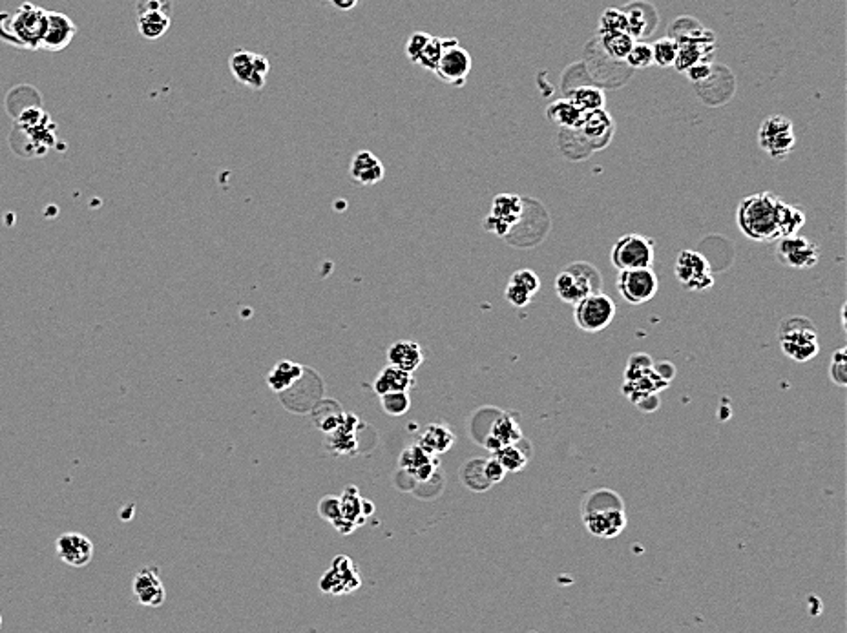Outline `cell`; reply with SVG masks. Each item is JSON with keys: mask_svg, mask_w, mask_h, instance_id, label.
<instances>
[{"mask_svg": "<svg viewBox=\"0 0 847 633\" xmlns=\"http://www.w3.org/2000/svg\"><path fill=\"white\" fill-rule=\"evenodd\" d=\"M780 203L782 200L769 192L744 197L736 210L742 234L752 242H777L780 237Z\"/></svg>", "mask_w": 847, "mask_h": 633, "instance_id": "cell-1", "label": "cell"}, {"mask_svg": "<svg viewBox=\"0 0 847 633\" xmlns=\"http://www.w3.org/2000/svg\"><path fill=\"white\" fill-rule=\"evenodd\" d=\"M46 26L48 12L29 3L21 4L15 13H0V38L19 48L41 50Z\"/></svg>", "mask_w": 847, "mask_h": 633, "instance_id": "cell-2", "label": "cell"}, {"mask_svg": "<svg viewBox=\"0 0 847 633\" xmlns=\"http://www.w3.org/2000/svg\"><path fill=\"white\" fill-rule=\"evenodd\" d=\"M780 345L791 360L803 364L813 360L820 350L818 331L805 316H791L782 322Z\"/></svg>", "mask_w": 847, "mask_h": 633, "instance_id": "cell-3", "label": "cell"}, {"mask_svg": "<svg viewBox=\"0 0 847 633\" xmlns=\"http://www.w3.org/2000/svg\"><path fill=\"white\" fill-rule=\"evenodd\" d=\"M603 278L599 270L587 261H575L563 268L554 284V289L561 301L568 305H575L585 296L601 291Z\"/></svg>", "mask_w": 847, "mask_h": 633, "instance_id": "cell-4", "label": "cell"}, {"mask_svg": "<svg viewBox=\"0 0 847 633\" xmlns=\"http://www.w3.org/2000/svg\"><path fill=\"white\" fill-rule=\"evenodd\" d=\"M654 258H656V245L650 237L641 234H627L620 237L610 254V261L618 270L652 267Z\"/></svg>", "mask_w": 847, "mask_h": 633, "instance_id": "cell-5", "label": "cell"}, {"mask_svg": "<svg viewBox=\"0 0 847 633\" xmlns=\"http://www.w3.org/2000/svg\"><path fill=\"white\" fill-rule=\"evenodd\" d=\"M613 318L615 303L601 291L585 296L573 305V320L585 333H601L613 322Z\"/></svg>", "mask_w": 847, "mask_h": 633, "instance_id": "cell-6", "label": "cell"}, {"mask_svg": "<svg viewBox=\"0 0 847 633\" xmlns=\"http://www.w3.org/2000/svg\"><path fill=\"white\" fill-rule=\"evenodd\" d=\"M758 144L773 160H785L796 146L791 119L784 115L767 117L758 130Z\"/></svg>", "mask_w": 847, "mask_h": 633, "instance_id": "cell-7", "label": "cell"}, {"mask_svg": "<svg viewBox=\"0 0 847 633\" xmlns=\"http://www.w3.org/2000/svg\"><path fill=\"white\" fill-rule=\"evenodd\" d=\"M674 274L683 289L702 292L714 285L712 267L707 258L696 251H681L674 263Z\"/></svg>", "mask_w": 847, "mask_h": 633, "instance_id": "cell-8", "label": "cell"}, {"mask_svg": "<svg viewBox=\"0 0 847 633\" xmlns=\"http://www.w3.org/2000/svg\"><path fill=\"white\" fill-rule=\"evenodd\" d=\"M433 71L446 85L465 86L472 71V55L458 45L456 38H446L444 52Z\"/></svg>", "mask_w": 847, "mask_h": 633, "instance_id": "cell-9", "label": "cell"}, {"mask_svg": "<svg viewBox=\"0 0 847 633\" xmlns=\"http://www.w3.org/2000/svg\"><path fill=\"white\" fill-rule=\"evenodd\" d=\"M524 201L517 193H498L493 197L491 210L484 219V228L506 237L522 219Z\"/></svg>", "mask_w": 847, "mask_h": 633, "instance_id": "cell-10", "label": "cell"}, {"mask_svg": "<svg viewBox=\"0 0 847 633\" xmlns=\"http://www.w3.org/2000/svg\"><path fill=\"white\" fill-rule=\"evenodd\" d=\"M618 291L630 305H643L658 294L660 280L652 267L620 270Z\"/></svg>", "mask_w": 847, "mask_h": 633, "instance_id": "cell-11", "label": "cell"}, {"mask_svg": "<svg viewBox=\"0 0 847 633\" xmlns=\"http://www.w3.org/2000/svg\"><path fill=\"white\" fill-rule=\"evenodd\" d=\"M777 258L782 265L789 268L807 270L818 263L820 249L805 235H784L777 240Z\"/></svg>", "mask_w": 847, "mask_h": 633, "instance_id": "cell-12", "label": "cell"}, {"mask_svg": "<svg viewBox=\"0 0 847 633\" xmlns=\"http://www.w3.org/2000/svg\"><path fill=\"white\" fill-rule=\"evenodd\" d=\"M228 68L238 83L252 90H261L267 83V75H268V70H271V62H268V59L261 53L240 50L230 55Z\"/></svg>", "mask_w": 847, "mask_h": 633, "instance_id": "cell-13", "label": "cell"}, {"mask_svg": "<svg viewBox=\"0 0 847 633\" xmlns=\"http://www.w3.org/2000/svg\"><path fill=\"white\" fill-rule=\"evenodd\" d=\"M362 586V579L357 571L355 563L340 555L333 561V566L329 571H325L320 579V589L324 593H331V596H345V593H353Z\"/></svg>", "mask_w": 847, "mask_h": 633, "instance_id": "cell-14", "label": "cell"}, {"mask_svg": "<svg viewBox=\"0 0 847 633\" xmlns=\"http://www.w3.org/2000/svg\"><path fill=\"white\" fill-rule=\"evenodd\" d=\"M587 530L599 538L620 537L627 528V515L623 506H606L583 513Z\"/></svg>", "mask_w": 847, "mask_h": 633, "instance_id": "cell-15", "label": "cell"}, {"mask_svg": "<svg viewBox=\"0 0 847 633\" xmlns=\"http://www.w3.org/2000/svg\"><path fill=\"white\" fill-rule=\"evenodd\" d=\"M338 511H340L338 519L333 521L331 524L341 535L353 533L367 519V515L364 513V498H360L358 489L355 486H348L343 489L341 497L338 498Z\"/></svg>", "mask_w": 847, "mask_h": 633, "instance_id": "cell-16", "label": "cell"}, {"mask_svg": "<svg viewBox=\"0 0 847 633\" xmlns=\"http://www.w3.org/2000/svg\"><path fill=\"white\" fill-rule=\"evenodd\" d=\"M132 591L136 599L143 606H150V608L163 606L167 599V591L161 582L160 570L156 566L143 568L136 573L134 582H132Z\"/></svg>", "mask_w": 847, "mask_h": 633, "instance_id": "cell-17", "label": "cell"}, {"mask_svg": "<svg viewBox=\"0 0 847 633\" xmlns=\"http://www.w3.org/2000/svg\"><path fill=\"white\" fill-rule=\"evenodd\" d=\"M55 549L59 559L71 568L88 566L94 559V542L81 533L61 535L55 542Z\"/></svg>", "mask_w": 847, "mask_h": 633, "instance_id": "cell-18", "label": "cell"}, {"mask_svg": "<svg viewBox=\"0 0 847 633\" xmlns=\"http://www.w3.org/2000/svg\"><path fill=\"white\" fill-rule=\"evenodd\" d=\"M440 462H437V455H432L430 451L424 449L420 444L409 446L404 449L400 455L399 465L400 469L407 474V477L415 479L416 482H428L435 477L437 467Z\"/></svg>", "mask_w": 847, "mask_h": 633, "instance_id": "cell-19", "label": "cell"}, {"mask_svg": "<svg viewBox=\"0 0 847 633\" xmlns=\"http://www.w3.org/2000/svg\"><path fill=\"white\" fill-rule=\"evenodd\" d=\"M77 33L75 22L59 12H48V26L43 37L41 50L46 52H62L70 46L73 37Z\"/></svg>", "mask_w": 847, "mask_h": 633, "instance_id": "cell-20", "label": "cell"}, {"mask_svg": "<svg viewBox=\"0 0 847 633\" xmlns=\"http://www.w3.org/2000/svg\"><path fill=\"white\" fill-rule=\"evenodd\" d=\"M583 137L588 141L592 150L604 148L613 134V119L604 108L585 113L583 125L580 128Z\"/></svg>", "mask_w": 847, "mask_h": 633, "instance_id": "cell-21", "label": "cell"}, {"mask_svg": "<svg viewBox=\"0 0 847 633\" xmlns=\"http://www.w3.org/2000/svg\"><path fill=\"white\" fill-rule=\"evenodd\" d=\"M383 174H386V170H383L382 161L373 152L360 150L355 153L353 161L349 165V176L353 177L357 185L360 186L376 185L383 179Z\"/></svg>", "mask_w": 847, "mask_h": 633, "instance_id": "cell-22", "label": "cell"}, {"mask_svg": "<svg viewBox=\"0 0 847 633\" xmlns=\"http://www.w3.org/2000/svg\"><path fill=\"white\" fill-rule=\"evenodd\" d=\"M388 362L402 371L415 373L424 364V350L416 341L400 340L390 347Z\"/></svg>", "mask_w": 847, "mask_h": 633, "instance_id": "cell-23", "label": "cell"}, {"mask_svg": "<svg viewBox=\"0 0 847 633\" xmlns=\"http://www.w3.org/2000/svg\"><path fill=\"white\" fill-rule=\"evenodd\" d=\"M547 117L563 130H580L583 125L585 111L577 108L570 99H557L548 106Z\"/></svg>", "mask_w": 847, "mask_h": 633, "instance_id": "cell-24", "label": "cell"}, {"mask_svg": "<svg viewBox=\"0 0 847 633\" xmlns=\"http://www.w3.org/2000/svg\"><path fill=\"white\" fill-rule=\"evenodd\" d=\"M413 385H415L413 373L402 371L395 366H388L378 373L376 380L373 382V390L378 394V397H382V394H386V392L409 390Z\"/></svg>", "mask_w": 847, "mask_h": 633, "instance_id": "cell-25", "label": "cell"}, {"mask_svg": "<svg viewBox=\"0 0 847 633\" xmlns=\"http://www.w3.org/2000/svg\"><path fill=\"white\" fill-rule=\"evenodd\" d=\"M418 444L432 455H442L455 446V434L446 425L432 423L424 429Z\"/></svg>", "mask_w": 847, "mask_h": 633, "instance_id": "cell-26", "label": "cell"}, {"mask_svg": "<svg viewBox=\"0 0 847 633\" xmlns=\"http://www.w3.org/2000/svg\"><path fill=\"white\" fill-rule=\"evenodd\" d=\"M303 373H305L303 366L291 360H282L273 367L271 373H268L267 383L275 392H284L289 387H292L303 376Z\"/></svg>", "mask_w": 847, "mask_h": 633, "instance_id": "cell-27", "label": "cell"}, {"mask_svg": "<svg viewBox=\"0 0 847 633\" xmlns=\"http://www.w3.org/2000/svg\"><path fill=\"white\" fill-rule=\"evenodd\" d=\"M172 26V15L163 12H150L137 15V29L148 41H158Z\"/></svg>", "mask_w": 847, "mask_h": 633, "instance_id": "cell-28", "label": "cell"}, {"mask_svg": "<svg viewBox=\"0 0 847 633\" xmlns=\"http://www.w3.org/2000/svg\"><path fill=\"white\" fill-rule=\"evenodd\" d=\"M489 437H491L498 446H508V444L521 442L522 432H521L519 422H517L514 416L503 413V415H498L497 420L493 422L491 431H489Z\"/></svg>", "mask_w": 847, "mask_h": 633, "instance_id": "cell-29", "label": "cell"}, {"mask_svg": "<svg viewBox=\"0 0 847 633\" xmlns=\"http://www.w3.org/2000/svg\"><path fill=\"white\" fill-rule=\"evenodd\" d=\"M636 38L627 31H610L601 35V46L604 53L615 61H625Z\"/></svg>", "mask_w": 847, "mask_h": 633, "instance_id": "cell-30", "label": "cell"}, {"mask_svg": "<svg viewBox=\"0 0 847 633\" xmlns=\"http://www.w3.org/2000/svg\"><path fill=\"white\" fill-rule=\"evenodd\" d=\"M460 481L468 489L482 493L491 488L484 474V458H473L460 467Z\"/></svg>", "mask_w": 847, "mask_h": 633, "instance_id": "cell-31", "label": "cell"}, {"mask_svg": "<svg viewBox=\"0 0 847 633\" xmlns=\"http://www.w3.org/2000/svg\"><path fill=\"white\" fill-rule=\"evenodd\" d=\"M577 108H580L581 111L588 113V111H594V110H599V108H604L606 104V97H604V92L601 88H596V86H580V88H575L570 92V97H568Z\"/></svg>", "mask_w": 847, "mask_h": 633, "instance_id": "cell-32", "label": "cell"}, {"mask_svg": "<svg viewBox=\"0 0 847 633\" xmlns=\"http://www.w3.org/2000/svg\"><path fill=\"white\" fill-rule=\"evenodd\" d=\"M493 456L503 464V467L506 469V473H519L521 469L526 467L530 456L526 455V451H522L517 442L515 444H508V446H500L498 449L493 451Z\"/></svg>", "mask_w": 847, "mask_h": 633, "instance_id": "cell-33", "label": "cell"}, {"mask_svg": "<svg viewBox=\"0 0 847 633\" xmlns=\"http://www.w3.org/2000/svg\"><path fill=\"white\" fill-rule=\"evenodd\" d=\"M805 223V214L800 207L789 205L785 201L780 203V214H778V225H780V237L784 235H793L798 234L800 228Z\"/></svg>", "mask_w": 847, "mask_h": 633, "instance_id": "cell-34", "label": "cell"}, {"mask_svg": "<svg viewBox=\"0 0 847 633\" xmlns=\"http://www.w3.org/2000/svg\"><path fill=\"white\" fill-rule=\"evenodd\" d=\"M444 46H446V38L430 35L428 43L424 45V48L420 50V53H418L415 64L422 66L424 70L433 71L435 66H437V62H439V59H440V55H442V52H444Z\"/></svg>", "mask_w": 847, "mask_h": 633, "instance_id": "cell-35", "label": "cell"}, {"mask_svg": "<svg viewBox=\"0 0 847 633\" xmlns=\"http://www.w3.org/2000/svg\"><path fill=\"white\" fill-rule=\"evenodd\" d=\"M678 50H679V45H678L676 38H672V37L660 38V41H656L652 45L654 64H658L662 68L674 66V61L678 57Z\"/></svg>", "mask_w": 847, "mask_h": 633, "instance_id": "cell-36", "label": "cell"}, {"mask_svg": "<svg viewBox=\"0 0 847 633\" xmlns=\"http://www.w3.org/2000/svg\"><path fill=\"white\" fill-rule=\"evenodd\" d=\"M382 407L390 416H402L409 411L411 407V399L407 390H395V392H386L380 397Z\"/></svg>", "mask_w": 847, "mask_h": 633, "instance_id": "cell-37", "label": "cell"}, {"mask_svg": "<svg viewBox=\"0 0 847 633\" xmlns=\"http://www.w3.org/2000/svg\"><path fill=\"white\" fill-rule=\"evenodd\" d=\"M627 26H629L627 12L618 10V8H608L599 17L597 29H599V35H604L610 31H627Z\"/></svg>", "mask_w": 847, "mask_h": 633, "instance_id": "cell-38", "label": "cell"}, {"mask_svg": "<svg viewBox=\"0 0 847 633\" xmlns=\"http://www.w3.org/2000/svg\"><path fill=\"white\" fill-rule=\"evenodd\" d=\"M625 61L629 62L630 68H636V70H645L648 66L654 64V57H652V45H646L643 41H634L629 55L625 57Z\"/></svg>", "mask_w": 847, "mask_h": 633, "instance_id": "cell-39", "label": "cell"}, {"mask_svg": "<svg viewBox=\"0 0 847 633\" xmlns=\"http://www.w3.org/2000/svg\"><path fill=\"white\" fill-rule=\"evenodd\" d=\"M829 380L836 387L847 385V366H845V349H838L833 352L829 362Z\"/></svg>", "mask_w": 847, "mask_h": 633, "instance_id": "cell-40", "label": "cell"}, {"mask_svg": "<svg viewBox=\"0 0 847 633\" xmlns=\"http://www.w3.org/2000/svg\"><path fill=\"white\" fill-rule=\"evenodd\" d=\"M510 282L528 289L531 294L539 292V289H541V280H539V275L533 272V270H528V268H522V270H515L512 275H510Z\"/></svg>", "mask_w": 847, "mask_h": 633, "instance_id": "cell-41", "label": "cell"}, {"mask_svg": "<svg viewBox=\"0 0 847 633\" xmlns=\"http://www.w3.org/2000/svg\"><path fill=\"white\" fill-rule=\"evenodd\" d=\"M627 19H629V26H627V33L632 35L636 41L639 37H643L646 31H648V26H646V19L643 15V10L639 8H632V10H627Z\"/></svg>", "mask_w": 847, "mask_h": 633, "instance_id": "cell-42", "label": "cell"}, {"mask_svg": "<svg viewBox=\"0 0 847 633\" xmlns=\"http://www.w3.org/2000/svg\"><path fill=\"white\" fill-rule=\"evenodd\" d=\"M505 296H506L508 303H512V305L517 307V308H522V307H526V305L531 303V298H533L535 294H531L528 289H524V287H521V285L510 282L508 287H506V291H505Z\"/></svg>", "mask_w": 847, "mask_h": 633, "instance_id": "cell-43", "label": "cell"}, {"mask_svg": "<svg viewBox=\"0 0 847 633\" xmlns=\"http://www.w3.org/2000/svg\"><path fill=\"white\" fill-rule=\"evenodd\" d=\"M484 474H486V479L491 486L495 484H500L505 481L506 477V469L503 467V464H500L495 456L491 458H484Z\"/></svg>", "mask_w": 847, "mask_h": 633, "instance_id": "cell-44", "label": "cell"}, {"mask_svg": "<svg viewBox=\"0 0 847 633\" xmlns=\"http://www.w3.org/2000/svg\"><path fill=\"white\" fill-rule=\"evenodd\" d=\"M136 12L137 15L150 12H163L172 15V0H137Z\"/></svg>", "mask_w": 847, "mask_h": 633, "instance_id": "cell-45", "label": "cell"}, {"mask_svg": "<svg viewBox=\"0 0 847 633\" xmlns=\"http://www.w3.org/2000/svg\"><path fill=\"white\" fill-rule=\"evenodd\" d=\"M685 73L692 83L698 85V83H703V81H707V78H711L712 64L709 61H702V62H696V64H692L690 68H687Z\"/></svg>", "mask_w": 847, "mask_h": 633, "instance_id": "cell-46", "label": "cell"}, {"mask_svg": "<svg viewBox=\"0 0 847 633\" xmlns=\"http://www.w3.org/2000/svg\"><path fill=\"white\" fill-rule=\"evenodd\" d=\"M428 38H430V33H422V31H416L413 33L409 38H407V45H406V55L411 62L416 61L420 50L424 48V45L428 43Z\"/></svg>", "mask_w": 847, "mask_h": 633, "instance_id": "cell-47", "label": "cell"}, {"mask_svg": "<svg viewBox=\"0 0 847 633\" xmlns=\"http://www.w3.org/2000/svg\"><path fill=\"white\" fill-rule=\"evenodd\" d=\"M318 513H320V517L333 522L338 519L340 515V511H338V497H325L320 500L318 504Z\"/></svg>", "mask_w": 847, "mask_h": 633, "instance_id": "cell-48", "label": "cell"}, {"mask_svg": "<svg viewBox=\"0 0 847 633\" xmlns=\"http://www.w3.org/2000/svg\"><path fill=\"white\" fill-rule=\"evenodd\" d=\"M331 3L340 12H351L357 6L358 0H331Z\"/></svg>", "mask_w": 847, "mask_h": 633, "instance_id": "cell-49", "label": "cell"}, {"mask_svg": "<svg viewBox=\"0 0 847 633\" xmlns=\"http://www.w3.org/2000/svg\"><path fill=\"white\" fill-rule=\"evenodd\" d=\"M845 310H847V305L843 303V305H842V310H840V318H842V327H843V329H847V322H845Z\"/></svg>", "mask_w": 847, "mask_h": 633, "instance_id": "cell-50", "label": "cell"}, {"mask_svg": "<svg viewBox=\"0 0 847 633\" xmlns=\"http://www.w3.org/2000/svg\"><path fill=\"white\" fill-rule=\"evenodd\" d=\"M0 626H3V615H0Z\"/></svg>", "mask_w": 847, "mask_h": 633, "instance_id": "cell-51", "label": "cell"}, {"mask_svg": "<svg viewBox=\"0 0 847 633\" xmlns=\"http://www.w3.org/2000/svg\"><path fill=\"white\" fill-rule=\"evenodd\" d=\"M322 3H331V0H322Z\"/></svg>", "mask_w": 847, "mask_h": 633, "instance_id": "cell-52", "label": "cell"}]
</instances>
